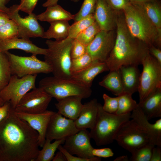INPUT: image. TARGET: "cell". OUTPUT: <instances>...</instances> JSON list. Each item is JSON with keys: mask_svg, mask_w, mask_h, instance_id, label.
<instances>
[{"mask_svg": "<svg viewBox=\"0 0 161 161\" xmlns=\"http://www.w3.org/2000/svg\"><path fill=\"white\" fill-rule=\"evenodd\" d=\"M155 146L148 143L137 148L131 153L130 160L132 161H150L152 150Z\"/></svg>", "mask_w": 161, "mask_h": 161, "instance_id": "836d02e7", "label": "cell"}, {"mask_svg": "<svg viewBox=\"0 0 161 161\" xmlns=\"http://www.w3.org/2000/svg\"><path fill=\"white\" fill-rule=\"evenodd\" d=\"M131 114V112L121 115L108 113L103 110L102 105L99 103L96 123L89 132L91 138L98 146L112 143L121 125L130 120Z\"/></svg>", "mask_w": 161, "mask_h": 161, "instance_id": "5b68a950", "label": "cell"}, {"mask_svg": "<svg viewBox=\"0 0 161 161\" xmlns=\"http://www.w3.org/2000/svg\"><path fill=\"white\" fill-rule=\"evenodd\" d=\"M114 10H123L130 2V0H106Z\"/></svg>", "mask_w": 161, "mask_h": 161, "instance_id": "b9f144b4", "label": "cell"}, {"mask_svg": "<svg viewBox=\"0 0 161 161\" xmlns=\"http://www.w3.org/2000/svg\"><path fill=\"white\" fill-rule=\"evenodd\" d=\"M14 114L20 118L25 121L38 134V143L42 147L46 140L47 127L52 116L54 112L46 110L38 114H31L16 111L13 109Z\"/></svg>", "mask_w": 161, "mask_h": 161, "instance_id": "2e32d148", "label": "cell"}, {"mask_svg": "<svg viewBox=\"0 0 161 161\" xmlns=\"http://www.w3.org/2000/svg\"><path fill=\"white\" fill-rule=\"evenodd\" d=\"M93 61L92 57L87 52L79 57L72 59L70 67L71 74L85 68Z\"/></svg>", "mask_w": 161, "mask_h": 161, "instance_id": "8d00e7d4", "label": "cell"}, {"mask_svg": "<svg viewBox=\"0 0 161 161\" xmlns=\"http://www.w3.org/2000/svg\"><path fill=\"white\" fill-rule=\"evenodd\" d=\"M10 65L12 75L21 78L28 75L52 72V69L45 61L40 60L36 55L30 56L17 55L5 51Z\"/></svg>", "mask_w": 161, "mask_h": 161, "instance_id": "ba28073f", "label": "cell"}, {"mask_svg": "<svg viewBox=\"0 0 161 161\" xmlns=\"http://www.w3.org/2000/svg\"><path fill=\"white\" fill-rule=\"evenodd\" d=\"M10 18L6 13L0 10V27L8 21Z\"/></svg>", "mask_w": 161, "mask_h": 161, "instance_id": "7dc6e473", "label": "cell"}, {"mask_svg": "<svg viewBox=\"0 0 161 161\" xmlns=\"http://www.w3.org/2000/svg\"><path fill=\"white\" fill-rule=\"evenodd\" d=\"M138 105L148 120L161 117V88L157 89Z\"/></svg>", "mask_w": 161, "mask_h": 161, "instance_id": "cb8c5ba5", "label": "cell"}, {"mask_svg": "<svg viewBox=\"0 0 161 161\" xmlns=\"http://www.w3.org/2000/svg\"><path fill=\"white\" fill-rule=\"evenodd\" d=\"M11 0H0V10L7 13L9 8L6 6V5Z\"/></svg>", "mask_w": 161, "mask_h": 161, "instance_id": "681fc988", "label": "cell"}, {"mask_svg": "<svg viewBox=\"0 0 161 161\" xmlns=\"http://www.w3.org/2000/svg\"><path fill=\"white\" fill-rule=\"evenodd\" d=\"M89 132L86 129L80 130L76 133L66 138L63 147L72 155L84 158L94 156L92 153L93 148L90 143Z\"/></svg>", "mask_w": 161, "mask_h": 161, "instance_id": "9a60e30c", "label": "cell"}, {"mask_svg": "<svg viewBox=\"0 0 161 161\" xmlns=\"http://www.w3.org/2000/svg\"><path fill=\"white\" fill-rule=\"evenodd\" d=\"M65 140H55L52 143L46 139L42 149L39 150L35 161H50L54 156L55 153L59 146L64 143Z\"/></svg>", "mask_w": 161, "mask_h": 161, "instance_id": "f1b7e54d", "label": "cell"}, {"mask_svg": "<svg viewBox=\"0 0 161 161\" xmlns=\"http://www.w3.org/2000/svg\"><path fill=\"white\" fill-rule=\"evenodd\" d=\"M38 0H20L18 4L19 11L30 14L32 13Z\"/></svg>", "mask_w": 161, "mask_h": 161, "instance_id": "60d3db41", "label": "cell"}, {"mask_svg": "<svg viewBox=\"0 0 161 161\" xmlns=\"http://www.w3.org/2000/svg\"><path fill=\"white\" fill-rule=\"evenodd\" d=\"M109 71L105 62L93 61L89 65L71 73V78L84 86L91 88L95 77L104 72Z\"/></svg>", "mask_w": 161, "mask_h": 161, "instance_id": "ffe728a7", "label": "cell"}, {"mask_svg": "<svg viewBox=\"0 0 161 161\" xmlns=\"http://www.w3.org/2000/svg\"><path fill=\"white\" fill-rule=\"evenodd\" d=\"M70 0L74 2H78L80 0Z\"/></svg>", "mask_w": 161, "mask_h": 161, "instance_id": "11a10c76", "label": "cell"}, {"mask_svg": "<svg viewBox=\"0 0 161 161\" xmlns=\"http://www.w3.org/2000/svg\"><path fill=\"white\" fill-rule=\"evenodd\" d=\"M99 104L97 100L94 98L83 104L78 117L74 120L78 129L93 128L97 120Z\"/></svg>", "mask_w": 161, "mask_h": 161, "instance_id": "ac0fdd59", "label": "cell"}, {"mask_svg": "<svg viewBox=\"0 0 161 161\" xmlns=\"http://www.w3.org/2000/svg\"><path fill=\"white\" fill-rule=\"evenodd\" d=\"M59 0H47V1L42 4V6L44 7H47L53 5L57 4Z\"/></svg>", "mask_w": 161, "mask_h": 161, "instance_id": "f907efd6", "label": "cell"}, {"mask_svg": "<svg viewBox=\"0 0 161 161\" xmlns=\"http://www.w3.org/2000/svg\"><path fill=\"white\" fill-rule=\"evenodd\" d=\"M4 103L1 99V98L0 97V106L4 104Z\"/></svg>", "mask_w": 161, "mask_h": 161, "instance_id": "db71d44e", "label": "cell"}, {"mask_svg": "<svg viewBox=\"0 0 161 161\" xmlns=\"http://www.w3.org/2000/svg\"><path fill=\"white\" fill-rule=\"evenodd\" d=\"M52 98L42 88L35 87L23 97L14 109L29 113H41L47 110Z\"/></svg>", "mask_w": 161, "mask_h": 161, "instance_id": "7c38bea8", "label": "cell"}, {"mask_svg": "<svg viewBox=\"0 0 161 161\" xmlns=\"http://www.w3.org/2000/svg\"><path fill=\"white\" fill-rule=\"evenodd\" d=\"M18 49L32 55H44L47 49L39 47L35 44L30 39L16 38L0 40V50L5 52L11 49Z\"/></svg>", "mask_w": 161, "mask_h": 161, "instance_id": "44dd1931", "label": "cell"}, {"mask_svg": "<svg viewBox=\"0 0 161 161\" xmlns=\"http://www.w3.org/2000/svg\"><path fill=\"white\" fill-rule=\"evenodd\" d=\"M69 21H57L50 23L49 29L44 32L42 38L49 39L53 38L61 41L67 38L70 25Z\"/></svg>", "mask_w": 161, "mask_h": 161, "instance_id": "4316f807", "label": "cell"}, {"mask_svg": "<svg viewBox=\"0 0 161 161\" xmlns=\"http://www.w3.org/2000/svg\"><path fill=\"white\" fill-rule=\"evenodd\" d=\"M58 149L64 154L67 161H100L101 160V158L97 157L86 159L74 156L68 152L61 145L59 146Z\"/></svg>", "mask_w": 161, "mask_h": 161, "instance_id": "ab89813d", "label": "cell"}, {"mask_svg": "<svg viewBox=\"0 0 161 161\" xmlns=\"http://www.w3.org/2000/svg\"><path fill=\"white\" fill-rule=\"evenodd\" d=\"M92 153L94 156L100 158H108L112 157L114 155V153L112 149L109 148L101 149L93 148Z\"/></svg>", "mask_w": 161, "mask_h": 161, "instance_id": "7bdbcfd3", "label": "cell"}, {"mask_svg": "<svg viewBox=\"0 0 161 161\" xmlns=\"http://www.w3.org/2000/svg\"><path fill=\"white\" fill-rule=\"evenodd\" d=\"M74 39L67 38L61 41L47 40V52L44 61L50 66L53 76L64 79L71 78V51Z\"/></svg>", "mask_w": 161, "mask_h": 161, "instance_id": "277c9868", "label": "cell"}, {"mask_svg": "<svg viewBox=\"0 0 161 161\" xmlns=\"http://www.w3.org/2000/svg\"><path fill=\"white\" fill-rule=\"evenodd\" d=\"M37 74L21 78L12 75L7 84L0 91V97L4 103L8 102L15 109L23 97L35 87Z\"/></svg>", "mask_w": 161, "mask_h": 161, "instance_id": "30bf717a", "label": "cell"}, {"mask_svg": "<svg viewBox=\"0 0 161 161\" xmlns=\"http://www.w3.org/2000/svg\"><path fill=\"white\" fill-rule=\"evenodd\" d=\"M135 4L138 5L142 10L159 32L161 33V8L160 4L156 0H154Z\"/></svg>", "mask_w": 161, "mask_h": 161, "instance_id": "83f0119b", "label": "cell"}, {"mask_svg": "<svg viewBox=\"0 0 161 161\" xmlns=\"http://www.w3.org/2000/svg\"><path fill=\"white\" fill-rule=\"evenodd\" d=\"M116 35L113 47L105 62L109 71L122 66L142 64L149 52L148 46L134 37L126 25L124 16L116 18Z\"/></svg>", "mask_w": 161, "mask_h": 161, "instance_id": "7a4b0ae2", "label": "cell"}, {"mask_svg": "<svg viewBox=\"0 0 161 161\" xmlns=\"http://www.w3.org/2000/svg\"><path fill=\"white\" fill-rule=\"evenodd\" d=\"M19 11L18 4H14L9 7L7 13L10 19L14 21L17 25L18 38H42L44 32L38 21L36 15L32 13L22 18L19 14Z\"/></svg>", "mask_w": 161, "mask_h": 161, "instance_id": "8fae6325", "label": "cell"}, {"mask_svg": "<svg viewBox=\"0 0 161 161\" xmlns=\"http://www.w3.org/2000/svg\"><path fill=\"white\" fill-rule=\"evenodd\" d=\"M10 107V103L8 102L0 106V122L7 116Z\"/></svg>", "mask_w": 161, "mask_h": 161, "instance_id": "f6af8a7d", "label": "cell"}, {"mask_svg": "<svg viewBox=\"0 0 161 161\" xmlns=\"http://www.w3.org/2000/svg\"><path fill=\"white\" fill-rule=\"evenodd\" d=\"M154 0H130L131 3L134 4H138Z\"/></svg>", "mask_w": 161, "mask_h": 161, "instance_id": "816d5d0a", "label": "cell"}, {"mask_svg": "<svg viewBox=\"0 0 161 161\" xmlns=\"http://www.w3.org/2000/svg\"><path fill=\"white\" fill-rule=\"evenodd\" d=\"M129 160L126 155H123L119 157L114 160V161H129Z\"/></svg>", "mask_w": 161, "mask_h": 161, "instance_id": "f5cc1de1", "label": "cell"}, {"mask_svg": "<svg viewBox=\"0 0 161 161\" xmlns=\"http://www.w3.org/2000/svg\"><path fill=\"white\" fill-rule=\"evenodd\" d=\"M104 103L102 106L103 110L106 112L115 114L118 107V99L116 97H111L106 94L103 95Z\"/></svg>", "mask_w": 161, "mask_h": 161, "instance_id": "74e56055", "label": "cell"}, {"mask_svg": "<svg viewBox=\"0 0 161 161\" xmlns=\"http://www.w3.org/2000/svg\"><path fill=\"white\" fill-rule=\"evenodd\" d=\"M142 64L143 69L138 91L139 102L161 88V64L149 52L143 60Z\"/></svg>", "mask_w": 161, "mask_h": 161, "instance_id": "52a82bcc", "label": "cell"}, {"mask_svg": "<svg viewBox=\"0 0 161 161\" xmlns=\"http://www.w3.org/2000/svg\"><path fill=\"white\" fill-rule=\"evenodd\" d=\"M11 75L7 55L0 50V91L7 84Z\"/></svg>", "mask_w": 161, "mask_h": 161, "instance_id": "1f68e13d", "label": "cell"}, {"mask_svg": "<svg viewBox=\"0 0 161 161\" xmlns=\"http://www.w3.org/2000/svg\"><path fill=\"white\" fill-rule=\"evenodd\" d=\"M18 36L17 25L12 19H10L0 27V40L18 38Z\"/></svg>", "mask_w": 161, "mask_h": 161, "instance_id": "e575fe53", "label": "cell"}, {"mask_svg": "<svg viewBox=\"0 0 161 161\" xmlns=\"http://www.w3.org/2000/svg\"><path fill=\"white\" fill-rule=\"evenodd\" d=\"M95 21L94 14H91L70 25L67 38L75 39L78 35Z\"/></svg>", "mask_w": 161, "mask_h": 161, "instance_id": "4dcf8cb0", "label": "cell"}, {"mask_svg": "<svg viewBox=\"0 0 161 161\" xmlns=\"http://www.w3.org/2000/svg\"><path fill=\"white\" fill-rule=\"evenodd\" d=\"M138 66L123 65L119 68L124 93L132 95L138 92L140 75Z\"/></svg>", "mask_w": 161, "mask_h": 161, "instance_id": "603a6c76", "label": "cell"}, {"mask_svg": "<svg viewBox=\"0 0 161 161\" xmlns=\"http://www.w3.org/2000/svg\"><path fill=\"white\" fill-rule=\"evenodd\" d=\"M115 38L113 30H101L87 47V52L93 61L105 62L112 50Z\"/></svg>", "mask_w": 161, "mask_h": 161, "instance_id": "5bb4252c", "label": "cell"}, {"mask_svg": "<svg viewBox=\"0 0 161 161\" xmlns=\"http://www.w3.org/2000/svg\"><path fill=\"white\" fill-rule=\"evenodd\" d=\"M149 53L154 57L161 64V51L160 49L154 45L148 47Z\"/></svg>", "mask_w": 161, "mask_h": 161, "instance_id": "ee69618b", "label": "cell"}, {"mask_svg": "<svg viewBox=\"0 0 161 161\" xmlns=\"http://www.w3.org/2000/svg\"><path fill=\"white\" fill-rule=\"evenodd\" d=\"M86 52L87 46L80 43L76 38L74 39L71 51L72 59L79 57Z\"/></svg>", "mask_w": 161, "mask_h": 161, "instance_id": "f35d334b", "label": "cell"}, {"mask_svg": "<svg viewBox=\"0 0 161 161\" xmlns=\"http://www.w3.org/2000/svg\"><path fill=\"white\" fill-rule=\"evenodd\" d=\"M74 121L67 119L58 112L52 116L47 127L46 139L52 140H64L78 132Z\"/></svg>", "mask_w": 161, "mask_h": 161, "instance_id": "4fadbf2b", "label": "cell"}, {"mask_svg": "<svg viewBox=\"0 0 161 161\" xmlns=\"http://www.w3.org/2000/svg\"><path fill=\"white\" fill-rule=\"evenodd\" d=\"M161 161V147L157 146L153 148L150 161Z\"/></svg>", "mask_w": 161, "mask_h": 161, "instance_id": "bcb514c9", "label": "cell"}, {"mask_svg": "<svg viewBox=\"0 0 161 161\" xmlns=\"http://www.w3.org/2000/svg\"><path fill=\"white\" fill-rule=\"evenodd\" d=\"M38 140V132L10 106L0 122V161H35L40 150Z\"/></svg>", "mask_w": 161, "mask_h": 161, "instance_id": "6da1fadb", "label": "cell"}, {"mask_svg": "<svg viewBox=\"0 0 161 161\" xmlns=\"http://www.w3.org/2000/svg\"><path fill=\"white\" fill-rule=\"evenodd\" d=\"M74 16L57 4L47 7L45 11L36 15V17L38 20L50 23L57 21L73 20Z\"/></svg>", "mask_w": 161, "mask_h": 161, "instance_id": "d4e9b609", "label": "cell"}, {"mask_svg": "<svg viewBox=\"0 0 161 161\" xmlns=\"http://www.w3.org/2000/svg\"><path fill=\"white\" fill-rule=\"evenodd\" d=\"M82 99L79 96L67 97L58 100L55 105L58 112L74 121L78 117L83 107Z\"/></svg>", "mask_w": 161, "mask_h": 161, "instance_id": "7402d4cb", "label": "cell"}, {"mask_svg": "<svg viewBox=\"0 0 161 161\" xmlns=\"http://www.w3.org/2000/svg\"><path fill=\"white\" fill-rule=\"evenodd\" d=\"M97 0H84L79 11L74 15L73 20L77 21L91 14H93Z\"/></svg>", "mask_w": 161, "mask_h": 161, "instance_id": "d590c367", "label": "cell"}, {"mask_svg": "<svg viewBox=\"0 0 161 161\" xmlns=\"http://www.w3.org/2000/svg\"><path fill=\"white\" fill-rule=\"evenodd\" d=\"M101 30L99 25L95 21L79 34L75 38L80 43L87 47Z\"/></svg>", "mask_w": 161, "mask_h": 161, "instance_id": "d6a6232c", "label": "cell"}, {"mask_svg": "<svg viewBox=\"0 0 161 161\" xmlns=\"http://www.w3.org/2000/svg\"><path fill=\"white\" fill-rule=\"evenodd\" d=\"M52 161H67L64 154L61 151L57 152L52 160Z\"/></svg>", "mask_w": 161, "mask_h": 161, "instance_id": "c3c4849f", "label": "cell"}, {"mask_svg": "<svg viewBox=\"0 0 161 161\" xmlns=\"http://www.w3.org/2000/svg\"><path fill=\"white\" fill-rule=\"evenodd\" d=\"M114 10L106 0H97L93 14L95 21L101 30H113L116 20Z\"/></svg>", "mask_w": 161, "mask_h": 161, "instance_id": "d6986e66", "label": "cell"}, {"mask_svg": "<svg viewBox=\"0 0 161 161\" xmlns=\"http://www.w3.org/2000/svg\"><path fill=\"white\" fill-rule=\"evenodd\" d=\"M114 140L131 153L135 149L150 143L143 129L133 119L123 123L116 133Z\"/></svg>", "mask_w": 161, "mask_h": 161, "instance_id": "9c48e42d", "label": "cell"}, {"mask_svg": "<svg viewBox=\"0 0 161 161\" xmlns=\"http://www.w3.org/2000/svg\"><path fill=\"white\" fill-rule=\"evenodd\" d=\"M123 11L126 25L132 35L148 47L156 45L160 49L161 33L142 10L130 3Z\"/></svg>", "mask_w": 161, "mask_h": 161, "instance_id": "3957f363", "label": "cell"}, {"mask_svg": "<svg viewBox=\"0 0 161 161\" xmlns=\"http://www.w3.org/2000/svg\"><path fill=\"white\" fill-rule=\"evenodd\" d=\"M118 96V107L115 114L121 115L131 112L138 106L131 94L124 93Z\"/></svg>", "mask_w": 161, "mask_h": 161, "instance_id": "f546056e", "label": "cell"}, {"mask_svg": "<svg viewBox=\"0 0 161 161\" xmlns=\"http://www.w3.org/2000/svg\"><path fill=\"white\" fill-rule=\"evenodd\" d=\"M131 118L141 127L148 136L150 143L161 147V119L151 124L138 106L132 111Z\"/></svg>", "mask_w": 161, "mask_h": 161, "instance_id": "e0dca14e", "label": "cell"}, {"mask_svg": "<svg viewBox=\"0 0 161 161\" xmlns=\"http://www.w3.org/2000/svg\"><path fill=\"white\" fill-rule=\"evenodd\" d=\"M39 87L42 88L57 100L71 96H79L83 99L89 98L92 93L87 87L72 78L64 79L55 76L41 79Z\"/></svg>", "mask_w": 161, "mask_h": 161, "instance_id": "8992f818", "label": "cell"}, {"mask_svg": "<svg viewBox=\"0 0 161 161\" xmlns=\"http://www.w3.org/2000/svg\"><path fill=\"white\" fill-rule=\"evenodd\" d=\"M109 71L99 84L114 95L119 96L124 93L120 70Z\"/></svg>", "mask_w": 161, "mask_h": 161, "instance_id": "484cf974", "label": "cell"}]
</instances>
